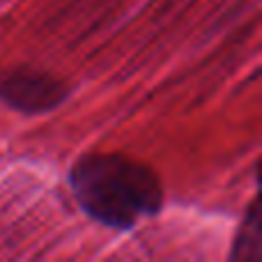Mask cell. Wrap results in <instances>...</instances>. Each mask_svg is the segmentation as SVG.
<instances>
[{
  "mask_svg": "<svg viewBox=\"0 0 262 262\" xmlns=\"http://www.w3.org/2000/svg\"><path fill=\"white\" fill-rule=\"evenodd\" d=\"M78 207L99 226L131 230L163 207L157 170L122 152H88L69 170Z\"/></svg>",
  "mask_w": 262,
  "mask_h": 262,
  "instance_id": "6da1fadb",
  "label": "cell"
},
{
  "mask_svg": "<svg viewBox=\"0 0 262 262\" xmlns=\"http://www.w3.org/2000/svg\"><path fill=\"white\" fill-rule=\"evenodd\" d=\"M72 92L62 76L37 67H16L0 76V101L23 115H39L64 104Z\"/></svg>",
  "mask_w": 262,
  "mask_h": 262,
  "instance_id": "7a4b0ae2",
  "label": "cell"
},
{
  "mask_svg": "<svg viewBox=\"0 0 262 262\" xmlns=\"http://www.w3.org/2000/svg\"><path fill=\"white\" fill-rule=\"evenodd\" d=\"M232 260H249L258 262L262 258V230H260V209L255 203H251L249 212H246L244 221H242L239 230L232 242L230 251Z\"/></svg>",
  "mask_w": 262,
  "mask_h": 262,
  "instance_id": "3957f363",
  "label": "cell"
}]
</instances>
